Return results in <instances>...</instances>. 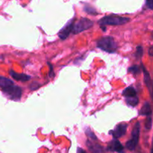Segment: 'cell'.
<instances>
[{
    "label": "cell",
    "mask_w": 153,
    "mask_h": 153,
    "mask_svg": "<svg viewBox=\"0 0 153 153\" xmlns=\"http://www.w3.org/2000/svg\"><path fill=\"white\" fill-rule=\"evenodd\" d=\"M97 46L99 49L108 53H114L117 50V43L111 36H106L101 37L97 41Z\"/></svg>",
    "instance_id": "1"
},
{
    "label": "cell",
    "mask_w": 153,
    "mask_h": 153,
    "mask_svg": "<svg viewBox=\"0 0 153 153\" xmlns=\"http://www.w3.org/2000/svg\"><path fill=\"white\" fill-rule=\"evenodd\" d=\"M151 96H152V98L153 100V82L152 84V89H151Z\"/></svg>",
    "instance_id": "26"
},
{
    "label": "cell",
    "mask_w": 153,
    "mask_h": 153,
    "mask_svg": "<svg viewBox=\"0 0 153 153\" xmlns=\"http://www.w3.org/2000/svg\"><path fill=\"white\" fill-rule=\"evenodd\" d=\"M140 122H137L131 131V138L126 142V147L130 151H134L137 146L139 141V137H140Z\"/></svg>",
    "instance_id": "3"
},
{
    "label": "cell",
    "mask_w": 153,
    "mask_h": 153,
    "mask_svg": "<svg viewBox=\"0 0 153 153\" xmlns=\"http://www.w3.org/2000/svg\"><path fill=\"white\" fill-rule=\"evenodd\" d=\"M49 66V76H50L51 78H53L55 76V73H54V70H53V66L50 64V63H48Z\"/></svg>",
    "instance_id": "22"
},
{
    "label": "cell",
    "mask_w": 153,
    "mask_h": 153,
    "mask_svg": "<svg viewBox=\"0 0 153 153\" xmlns=\"http://www.w3.org/2000/svg\"><path fill=\"white\" fill-rule=\"evenodd\" d=\"M85 134H86V135L88 136V138L91 139L93 141H94V140H97V136H96V134L91 131V129L90 128H88L86 130H85Z\"/></svg>",
    "instance_id": "19"
},
{
    "label": "cell",
    "mask_w": 153,
    "mask_h": 153,
    "mask_svg": "<svg viewBox=\"0 0 153 153\" xmlns=\"http://www.w3.org/2000/svg\"><path fill=\"white\" fill-rule=\"evenodd\" d=\"M146 6L147 8L153 10V0H148V1H146Z\"/></svg>",
    "instance_id": "23"
},
{
    "label": "cell",
    "mask_w": 153,
    "mask_h": 153,
    "mask_svg": "<svg viewBox=\"0 0 153 153\" xmlns=\"http://www.w3.org/2000/svg\"><path fill=\"white\" fill-rule=\"evenodd\" d=\"M123 96L125 98H130V97H136L137 95V91H136L135 88L133 86L127 87L125 90L123 91Z\"/></svg>",
    "instance_id": "12"
},
{
    "label": "cell",
    "mask_w": 153,
    "mask_h": 153,
    "mask_svg": "<svg viewBox=\"0 0 153 153\" xmlns=\"http://www.w3.org/2000/svg\"><path fill=\"white\" fill-rule=\"evenodd\" d=\"M84 10H85L87 13H88V14L90 15H93V16H95V15L98 14L97 10H96L94 7L90 5V4H85V6L84 7Z\"/></svg>",
    "instance_id": "16"
},
{
    "label": "cell",
    "mask_w": 153,
    "mask_h": 153,
    "mask_svg": "<svg viewBox=\"0 0 153 153\" xmlns=\"http://www.w3.org/2000/svg\"><path fill=\"white\" fill-rule=\"evenodd\" d=\"M40 87V85L38 83H34V82H33L32 84H31V85H30V89L31 90V91H35V90L38 89Z\"/></svg>",
    "instance_id": "21"
},
{
    "label": "cell",
    "mask_w": 153,
    "mask_h": 153,
    "mask_svg": "<svg viewBox=\"0 0 153 153\" xmlns=\"http://www.w3.org/2000/svg\"><path fill=\"white\" fill-rule=\"evenodd\" d=\"M151 153H153V137H152V149H151Z\"/></svg>",
    "instance_id": "27"
},
{
    "label": "cell",
    "mask_w": 153,
    "mask_h": 153,
    "mask_svg": "<svg viewBox=\"0 0 153 153\" xmlns=\"http://www.w3.org/2000/svg\"><path fill=\"white\" fill-rule=\"evenodd\" d=\"M151 114H152V108H151L150 104L149 102H145L140 110L139 111V115L150 117Z\"/></svg>",
    "instance_id": "11"
},
{
    "label": "cell",
    "mask_w": 153,
    "mask_h": 153,
    "mask_svg": "<svg viewBox=\"0 0 153 153\" xmlns=\"http://www.w3.org/2000/svg\"><path fill=\"white\" fill-rule=\"evenodd\" d=\"M107 150L110 152H116L118 153H124V146L122 143L117 140V139H114L111 141L109 142L108 145Z\"/></svg>",
    "instance_id": "8"
},
{
    "label": "cell",
    "mask_w": 153,
    "mask_h": 153,
    "mask_svg": "<svg viewBox=\"0 0 153 153\" xmlns=\"http://www.w3.org/2000/svg\"><path fill=\"white\" fill-rule=\"evenodd\" d=\"M13 85H14L13 81L7 79V78L0 76V88H1V90L6 89V88L13 86Z\"/></svg>",
    "instance_id": "14"
},
{
    "label": "cell",
    "mask_w": 153,
    "mask_h": 153,
    "mask_svg": "<svg viewBox=\"0 0 153 153\" xmlns=\"http://www.w3.org/2000/svg\"><path fill=\"white\" fill-rule=\"evenodd\" d=\"M126 102L128 105L131 106V107H135L138 104L139 99L137 96L134 97H130V98H126Z\"/></svg>",
    "instance_id": "15"
},
{
    "label": "cell",
    "mask_w": 153,
    "mask_h": 153,
    "mask_svg": "<svg viewBox=\"0 0 153 153\" xmlns=\"http://www.w3.org/2000/svg\"><path fill=\"white\" fill-rule=\"evenodd\" d=\"M2 92L7 98L13 101H19L22 97V88L16 85H13L6 89L2 90Z\"/></svg>",
    "instance_id": "5"
},
{
    "label": "cell",
    "mask_w": 153,
    "mask_h": 153,
    "mask_svg": "<svg viewBox=\"0 0 153 153\" xmlns=\"http://www.w3.org/2000/svg\"><path fill=\"white\" fill-rule=\"evenodd\" d=\"M86 145L91 153H105L104 148L101 145L97 143H94L89 139L86 141Z\"/></svg>",
    "instance_id": "9"
},
{
    "label": "cell",
    "mask_w": 153,
    "mask_h": 153,
    "mask_svg": "<svg viewBox=\"0 0 153 153\" xmlns=\"http://www.w3.org/2000/svg\"><path fill=\"white\" fill-rule=\"evenodd\" d=\"M10 75L15 80L19 81V82H28L31 79V76L25 74V73H17L13 70H10Z\"/></svg>",
    "instance_id": "10"
},
{
    "label": "cell",
    "mask_w": 153,
    "mask_h": 153,
    "mask_svg": "<svg viewBox=\"0 0 153 153\" xmlns=\"http://www.w3.org/2000/svg\"><path fill=\"white\" fill-rule=\"evenodd\" d=\"M101 28H102V30H103V31H105V26H101Z\"/></svg>",
    "instance_id": "28"
},
{
    "label": "cell",
    "mask_w": 153,
    "mask_h": 153,
    "mask_svg": "<svg viewBox=\"0 0 153 153\" xmlns=\"http://www.w3.org/2000/svg\"><path fill=\"white\" fill-rule=\"evenodd\" d=\"M152 37H153V32H152ZM149 55H150V56H152V57H153V45L152 46H151L150 48H149Z\"/></svg>",
    "instance_id": "24"
},
{
    "label": "cell",
    "mask_w": 153,
    "mask_h": 153,
    "mask_svg": "<svg viewBox=\"0 0 153 153\" xmlns=\"http://www.w3.org/2000/svg\"><path fill=\"white\" fill-rule=\"evenodd\" d=\"M127 128H128V125L126 123H121L115 126L114 129L110 131V134L114 137V139H118L125 135L127 131Z\"/></svg>",
    "instance_id": "7"
},
{
    "label": "cell",
    "mask_w": 153,
    "mask_h": 153,
    "mask_svg": "<svg viewBox=\"0 0 153 153\" xmlns=\"http://www.w3.org/2000/svg\"><path fill=\"white\" fill-rule=\"evenodd\" d=\"M128 72L129 73H131V74L136 76V75H138L140 73V68L138 65H133L128 67Z\"/></svg>",
    "instance_id": "17"
},
{
    "label": "cell",
    "mask_w": 153,
    "mask_h": 153,
    "mask_svg": "<svg viewBox=\"0 0 153 153\" xmlns=\"http://www.w3.org/2000/svg\"><path fill=\"white\" fill-rule=\"evenodd\" d=\"M130 21V18L124 17V16H118L116 14H111L105 16L99 20V24L100 26L105 25H120L126 24Z\"/></svg>",
    "instance_id": "2"
},
{
    "label": "cell",
    "mask_w": 153,
    "mask_h": 153,
    "mask_svg": "<svg viewBox=\"0 0 153 153\" xmlns=\"http://www.w3.org/2000/svg\"><path fill=\"white\" fill-rule=\"evenodd\" d=\"M76 153H88V152H87L85 150V149H82V148L79 147L77 149V152H76Z\"/></svg>",
    "instance_id": "25"
},
{
    "label": "cell",
    "mask_w": 153,
    "mask_h": 153,
    "mask_svg": "<svg viewBox=\"0 0 153 153\" xmlns=\"http://www.w3.org/2000/svg\"><path fill=\"white\" fill-rule=\"evenodd\" d=\"M75 20L76 19H72L60 30L59 32L58 33V35L61 40H65L67 37H69V35L70 34V33L73 32V26H74L75 24Z\"/></svg>",
    "instance_id": "6"
},
{
    "label": "cell",
    "mask_w": 153,
    "mask_h": 153,
    "mask_svg": "<svg viewBox=\"0 0 153 153\" xmlns=\"http://www.w3.org/2000/svg\"><path fill=\"white\" fill-rule=\"evenodd\" d=\"M94 22L91 19L88 18H81L76 22H75L74 26H73V33L74 34H78L81 32L86 31L92 28Z\"/></svg>",
    "instance_id": "4"
},
{
    "label": "cell",
    "mask_w": 153,
    "mask_h": 153,
    "mask_svg": "<svg viewBox=\"0 0 153 153\" xmlns=\"http://www.w3.org/2000/svg\"><path fill=\"white\" fill-rule=\"evenodd\" d=\"M145 128L146 130H150L152 128V118L150 117H147L145 122Z\"/></svg>",
    "instance_id": "20"
},
{
    "label": "cell",
    "mask_w": 153,
    "mask_h": 153,
    "mask_svg": "<svg viewBox=\"0 0 153 153\" xmlns=\"http://www.w3.org/2000/svg\"><path fill=\"white\" fill-rule=\"evenodd\" d=\"M143 55V48L141 45H139L136 48V52H135V57L137 59H141Z\"/></svg>",
    "instance_id": "18"
},
{
    "label": "cell",
    "mask_w": 153,
    "mask_h": 153,
    "mask_svg": "<svg viewBox=\"0 0 153 153\" xmlns=\"http://www.w3.org/2000/svg\"><path fill=\"white\" fill-rule=\"evenodd\" d=\"M141 69L143 70V76H144V82L146 84V87H147L149 89L152 88V82H151V78L149 73L148 72V70H146V67L143 66V64L141 63ZM151 91V90H150Z\"/></svg>",
    "instance_id": "13"
}]
</instances>
